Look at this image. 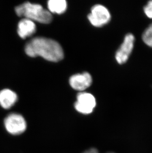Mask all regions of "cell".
<instances>
[{"mask_svg": "<svg viewBox=\"0 0 152 153\" xmlns=\"http://www.w3.org/2000/svg\"><path fill=\"white\" fill-rule=\"evenodd\" d=\"M36 31V25L34 22L27 19H22L18 23L17 33L22 39L31 36Z\"/></svg>", "mask_w": 152, "mask_h": 153, "instance_id": "ba28073f", "label": "cell"}, {"mask_svg": "<svg viewBox=\"0 0 152 153\" xmlns=\"http://www.w3.org/2000/svg\"><path fill=\"white\" fill-rule=\"evenodd\" d=\"M92 79L89 72L76 74L69 79V83L72 88L77 91H83L89 88L92 84Z\"/></svg>", "mask_w": 152, "mask_h": 153, "instance_id": "52a82bcc", "label": "cell"}, {"mask_svg": "<svg viewBox=\"0 0 152 153\" xmlns=\"http://www.w3.org/2000/svg\"><path fill=\"white\" fill-rule=\"evenodd\" d=\"M25 51L28 56H41L46 60L58 62L63 59L64 53L61 45L56 41L45 37H35L25 46Z\"/></svg>", "mask_w": 152, "mask_h": 153, "instance_id": "6da1fadb", "label": "cell"}, {"mask_svg": "<svg viewBox=\"0 0 152 153\" xmlns=\"http://www.w3.org/2000/svg\"><path fill=\"white\" fill-rule=\"evenodd\" d=\"M17 100V95L12 90L5 88L0 91V105L5 109L13 107Z\"/></svg>", "mask_w": 152, "mask_h": 153, "instance_id": "9c48e42d", "label": "cell"}, {"mask_svg": "<svg viewBox=\"0 0 152 153\" xmlns=\"http://www.w3.org/2000/svg\"><path fill=\"white\" fill-rule=\"evenodd\" d=\"M4 127L9 133L12 135H19L26 129V122L21 114L12 113L6 117L4 120Z\"/></svg>", "mask_w": 152, "mask_h": 153, "instance_id": "277c9868", "label": "cell"}, {"mask_svg": "<svg viewBox=\"0 0 152 153\" xmlns=\"http://www.w3.org/2000/svg\"><path fill=\"white\" fill-rule=\"evenodd\" d=\"M83 153H99V152L96 149L91 148V149H89L88 150L86 151Z\"/></svg>", "mask_w": 152, "mask_h": 153, "instance_id": "4fadbf2b", "label": "cell"}, {"mask_svg": "<svg viewBox=\"0 0 152 153\" xmlns=\"http://www.w3.org/2000/svg\"><path fill=\"white\" fill-rule=\"evenodd\" d=\"M47 7L50 13L61 14L66 11L67 4L65 0H49Z\"/></svg>", "mask_w": 152, "mask_h": 153, "instance_id": "30bf717a", "label": "cell"}, {"mask_svg": "<svg viewBox=\"0 0 152 153\" xmlns=\"http://www.w3.org/2000/svg\"><path fill=\"white\" fill-rule=\"evenodd\" d=\"M16 15L19 16H24L32 21L40 23L48 24L52 19V14L49 10L44 9L41 5L25 2L17 6L15 9Z\"/></svg>", "mask_w": 152, "mask_h": 153, "instance_id": "7a4b0ae2", "label": "cell"}, {"mask_svg": "<svg viewBox=\"0 0 152 153\" xmlns=\"http://www.w3.org/2000/svg\"><path fill=\"white\" fill-rule=\"evenodd\" d=\"M142 40L146 45L152 48V23L144 31Z\"/></svg>", "mask_w": 152, "mask_h": 153, "instance_id": "8fae6325", "label": "cell"}, {"mask_svg": "<svg viewBox=\"0 0 152 153\" xmlns=\"http://www.w3.org/2000/svg\"><path fill=\"white\" fill-rule=\"evenodd\" d=\"M88 17L93 26L100 27L110 21L111 16L107 8L102 4H98L92 7Z\"/></svg>", "mask_w": 152, "mask_h": 153, "instance_id": "3957f363", "label": "cell"}, {"mask_svg": "<svg viewBox=\"0 0 152 153\" xmlns=\"http://www.w3.org/2000/svg\"><path fill=\"white\" fill-rule=\"evenodd\" d=\"M144 12L147 17L152 19V1H149L144 7Z\"/></svg>", "mask_w": 152, "mask_h": 153, "instance_id": "7c38bea8", "label": "cell"}, {"mask_svg": "<svg viewBox=\"0 0 152 153\" xmlns=\"http://www.w3.org/2000/svg\"><path fill=\"white\" fill-rule=\"evenodd\" d=\"M134 41L135 37L132 34L128 33L125 35L123 42L115 55L118 64H125L127 62L134 49Z\"/></svg>", "mask_w": 152, "mask_h": 153, "instance_id": "8992f818", "label": "cell"}, {"mask_svg": "<svg viewBox=\"0 0 152 153\" xmlns=\"http://www.w3.org/2000/svg\"><path fill=\"white\" fill-rule=\"evenodd\" d=\"M96 105V99L91 94L80 92L77 94L75 108L79 113L83 114H89L92 112Z\"/></svg>", "mask_w": 152, "mask_h": 153, "instance_id": "5b68a950", "label": "cell"}]
</instances>
